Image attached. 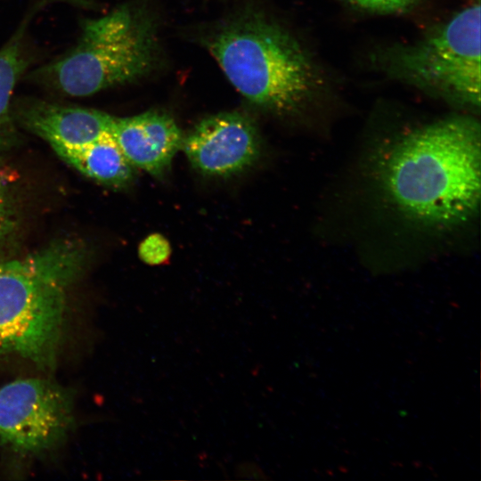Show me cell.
<instances>
[{
    "label": "cell",
    "mask_w": 481,
    "mask_h": 481,
    "mask_svg": "<svg viewBox=\"0 0 481 481\" xmlns=\"http://www.w3.org/2000/svg\"><path fill=\"white\" fill-rule=\"evenodd\" d=\"M357 5L377 12H396L404 10L417 0H351Z\"/></svg>",
    "instance_id": "cell-14"
},
{
    "label": "cell",
    "mask_w": 481,
    "mask_h": 481,
    "mask_svg": "<svg viewBox=\"0 0 481 481\" xmlns=\"http://www.w3.org/2000/svg\"><path fill=\"white\" fill-rule=\"evenodd\" d=\"M13 113L53 149L82 146L112 134L114 116L94 109L23 99Z\"/></svg>",
    "instance_id": "cell-8"
},
{
    "label": "cell",
    "mask_w": 481,
    "mask_h": 481,
    "mask_svg": "<svg viewBox=\"0 0 481 481\" xmlns=\"http://www.w3.org/2000/svg\"><path fill=\"white\" fill-rule=\"evenodd\" d=\"M23 35L20 28L0 48V153L11 146L15 136L12 97L29 62Z\"/></svg>",
    "instance_id": "cell-11"
},
{
    "label": "cell",
    "mask_w": 481,
    "mask_h": 481,
    "mask_svg": "<svg viewBox=\"0 0 481 481\" xmlns=\"http://www.w3.org/2000/svg\"><path fill=\"white\" fill-rule=\"evenodd\" d=\"M480 126L471 118L411 131L379 163L383 190L405 216L446 229L472 218L480 202Z\"/></svg>",
    "instance_id": "cell-1"
},
{
    "label": "cell",
    "mask_w": 481,
    "mask_h": 481,
    "mask_svg": "<svg viewBox=\"0 0 481 481\" xmlns=\"http://www.w3.org/2000/svg\"><path fill=\"white\" fill-rule=\"evenodd\" d=\"M53 151L80 173L109 186L125 187L135 177V167L125 157L112 134L82 146Z\"/></svg>",
    "instance_id": "cell-10"
},
{
    "label": "cell",
    "mask_w": 481,
    "mask_h": 481,
    "mask_svg": "<svg viewBox=\"0 0 481 481\" xmlns=\"http://www.w3.org/2000/svg\"><path fill=\"white\" fill-rule=\"evenodd\" d=\"M111 133L127 160L153 176L167 172L183 139L173 118L159 110L114 117Z\"/></svg>",
    "instance_id": "cell-9"
},
{
    "label": "cell",
    "mask_w": 481,
    "mask_h": 481,
    "mask_svg": "<svg viewBox=\"0 0 481 481\" xmlns=\"http://www.w3.org/2000/svg\"><path fill=\"white\" fill-rule=\"evenodd\" d=\"M480 4H471L395 54V73L454 102L480 105Z\"/></svg>",
    "instance_id": "cell-5"
},
{
    "label": "cell",
    "mask_w": 481,
    "mask_h": 481,
    "mask_svg": "<svg viewBox=\"0 0 481 481\" xmlns=\"http://www.w3.org/2000/svg\"><path fill=\"white\" fill-rule=\"evenodd\" d=\"M72 419L70 396L53 382L26 378L0 388V440L16 451L53 447L65 437Z\"/></svg>",
    "instance_id": "cell-6"
},
{
    "label": "cell",
    "mask_w": 481,
    "mask_h": 481,
    "mask_svg": "<svg viewBox=\"0 0 481 481\" xmlns=\"http://www.w3.org/2000/svg\"><path fill=\"white\" fill-rule=\"evenodd\" d=\"M15 222L16 217L9 192L0 181V249L12 233Z\"/></svg>",
    "instance_id": "cell-13"
},
{
    "label": "cell",
    "mask_w": 481,
    "mask_h": 481,
    "mask_svg": "<svg viewBox=\"0 0 481 481\" xmlns=\"http://www.w3.org/2000/svg\"><path fill=\"white\" fill-rule=\"evenodd\" d=\"M86 253L59 240L26 257L0 262V355L52 365L62 334L68 289Z\"/></svg>",
    "instance_id": "cell-3"
},
{
    "label": "cell",
    "mask_w": 481,
    "mask_h": 481,
    "mask_svg": "<svg viewBox=\"0 0 481 481\" xmlns=\"http://www.w3.org/2000/svg\"><path fill=\"white\" fill-rule=\"evenodd\" d=\"M200 39L232 86L263 110L294 112L317 89L310 56L293 36L259 12L220 21Z\"/></svg>",
    "instance_id": "cell-2"
},
{
    "label": "cell",
    "mask_w": 481,
    "mask_h": 481,
    "mask_svg": "<svg viewBox=\"0 0 481 481\" xmlns=\"http://www.w3.org/2000/svg\"><path fill=\"white\" fill-rule=\"evenodd\" d=\"M181 149L199 172L225 177L245 170L257 159L260 138L246 115L222 112L194 126L183 135Z\"/></svg>",
    "instance_id": "cell-7"
},
{
    "label": "cell",
    "mask_w": 481,
    "mask_h": 481,
    "mask_svg": "<svg viewBox=\"0 0 481 481\" xmlns=\"http://www.w3.org/2000/svg\"><path fill=\"white\" fill-rule=\"evenodd\" d=\"M138 253L142 261L151 265H157L165 263L169 258L171 247L164 236L152 233L140 243Z\"/></svg>",
    "instance_id": "cell-12"
},
{
    "label": "cell",
    "mask_w": 481,
    "mask_h": 481,
    "mask_svg": "<svg viewBox=\"0 0 481 481\" xmlns=\"http://www.w3.org/2000/svg\"><path fill=\"white\" fill-rule=\"evenodd\" d=\"M160 61L155 18L138 1L86 20L76 45L29 74L31 82L71 96H88L137 81Z\"/></svg>",
    "instance_id": "cell-4"
}]
</instances>
